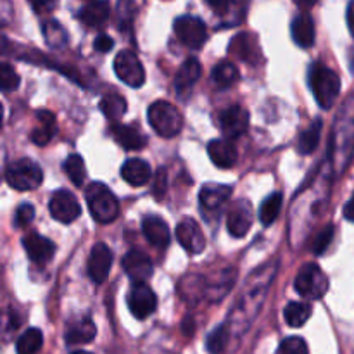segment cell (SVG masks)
Instances as JSON below:
<instances>
[{
    "mask_svg": "<svg viewBox=\"0 0 354 354\" xmlns=\"http://www.w3.org/2000/svg\"><path fill=\"white\" fill-rule=\"evenodd\" d=\"M113 135L118 144L124 147L127 151H140L147 145V138L138 128L130 127V124H114Z\"/></svg>",
    "mask_w": 354,
    "mask_h": 354,
    "instance_id": "23",
    "label": "cell"
},
{
    "mask_svg": "<svg viewBox=\"0 0 354 354\" xmlns=\"http://www.w3.org/2000/svg\"><path fill=\"white\" fill-rule=\"evenodd\" d=\"M48 211H50V216L55 221L68 225L73 223L82 214V206H80L78 199L69 190H57L50 197Z\"/></svg>",
    "mask_w": 354,
    "mask_h": 354,
    "instance_id": "11",
    "label": "cell"
},
{
    "mask_svg": "<svg viewBox=\"0 0 354 354\" xmlns=\"http://www.w3.org/2000/svg\"><path fill=\"white\" fill-rule=\"evenodd\" d=\"M252 225V207L245 199L237 201L227 214V228L232 237L242 239Z\"/></svg>",
    "mask_w": 354,
    "mask_h": 354,
    "instance_id": "14",
    "label": "cell"
},
{
    "mask_svg": "<svg viewBox=\"0 0 354 354\" xmlns=\"http://www.w3.org/2000/svg\"><path fill=\"white\" fill-rule=\"evenodd\" d=\"M346 17H348V26H349V33L354 37V2H351L348 6V14H346Z\"/></svg>",
    "mask_w": 354,
    "mask_h": 354,
    "instance_id": "45",
    "label": "cell"
},
{
    "mask_svg": "<svg viewBox=\"0 0 354 354\" xmlns=\"http://www.w3.org/2000/svg\"><path fill=\"white\" fill-rule=\"evenodd\" d=\"M310 88L313 92L315 99L324 109H330L332 104L341 93V78L334 69L327 68L322 62H315L310 68Z\"/></svg>",
    "mask_w": 354,
    "mask_h": 354,
    "instance_id": "2",
    "label": "cell"
},
{
    "mask_svg": "<svg viewBox=\"0 0 354 354\" xmlns=\"http://www.w3.org/2000/svg\"><path fill=\"white\" fill-rule=\"evenodd\" d=\"M44 37L52 48H62L68 41V33L61 23L50 19L44 24Z\"/></svg>",
    "mask_w": 354,
    "mask_h": 354,
    "instance_id": "37",
    "label": "cell"
},
{
    "mask_svg": "<svg viewBox=\"0 0 354 354\" xmlns=\"http://www.w3.org/2000/svg\"><path fill=\"white\" fill-rule=\"evenodd\" d=\"M175 33L185 47L201 48L207 38L206 24L203 19L194 16H182L175 21Z\"/></svg>",
    "mask_w": 354,
    "mask_h": 354,
    "instance_id": "10",
    "label": "cell"
},
{
    "mask_svg": "<svg viewBox=\"0 0 354 354\" xmlns=\"http://www.w3.org/2000/svg\"><path fill=\"white\" fill-rule=\"evenodd\" d=\"M44 346V334L38 328H28L16 342L17 354H38Z\"/></svg>",
    "mask_w": 354,
    "mask_h": 354,
    "instance_id": "32",
    "label": "cell"
},
{
    "mask_svg": "<svg viewBox=\"0 0 354 354\" xmlns=\"http://www.w3.org/2000/svg\"><path fill=\"white\" fill-rule=\"evenodd\" d=\"M201 73H203V68H201V62L197 59H187L182 66H180L178 73L175 76V83L180 90L190 88L197 80L201 78Z\"/></svg>",
    "mask_w": 354,
    "mask_h": 354,
    "instance_id": "30",
    "label": "cell"
},
{
    "mask_svg": "<svg viewBox=\"0 0 354 354\" xmlns=\"http://www.w3.org/2000/svg\"><path fill=\"white\" fill-rule=\"evenodd\" d=\"M341 114L346 118V127L337 123V130L332 138V144H334L335 162L342 165V168H344L354 151V109H351V100L342 107Z\"/></svg>",
    "mask_w": 354,
    "mask_h": 354,
    "instance_id": "7",
    "label": "cell"
},
{
    "mask_svg": "<svg viewBox=\"0 0 354 354\" xmlns=\"http://www.w3.org/2000/svg\"><path fill=\"white\" fill-rule=\"evenodd\" d=\"M220 124L227 138L241 137L249 128V113L242 106L235 104L220 114Z\"/></svg>",
    "mask_w": 354,
    "mask_h": 354,
    "instance_id": "15",
    "label": "cell"
},
{
    "mask_svg": "<svg viewBox=\"0 0 354 354\" xmlns=\"http://www.w3.org/2000/svg\"><path fill=\"white\" fill-rule=\"evenodd\" d=\"M88 211L97 223H113L120 214V203L107 185L92 182L85 190Z\"/></svg>",
    "mask_w": 354,
    "mask_h": 354,
    "instance_id": "3",
    "label": "cell"
},
{
    "mask_svg": "<svg viewBox=\"0 0 354 354\" xmlns=\"http://www.w3.org/2000/svg\"><path fill=\"white\" fill-rule=\"evenodd\" d=\"M292 38L299 47L308 48L315 44V23L308 12H301L290 24Z\"/></svg>",
    "mask_w": 354,
    "mask_h": 354,
    "instance_id": "24",
    "label": "cell"
},
{
    "mask_svg": "<svg viewBox=\"0 0 354 354\" xmlns=\"http://www.w3.org/2000/svg\"><path fill=\"white\" fill-rule=\"evenodd\" d=\"M332 239H334V227H332V225H328V227H325L324 230L317 235V239H315V242H313L315 254H322V252L328 248V244L332 242Z\"/></svg>",
    "mask_w": 354,
    "mask_h": 354,
    "instance_id": "40",
    "label": "cell"
},
{
    "mask_svg": "<svg viewBox=\"0 0 354 354\" xmlns=\"http://www.w3.org/2000/svg\"><path fill=\"white\" fill-rule=\"evenodd\" d=\"M230 328L228 325H220V327L214 328L209 335H207L206 348L211 354H221L227 349L228 341H230Z\"/></svg>",
    "mask_w": 354,
    "mask_h": 354,
    "instance_id": "36",
    "label": "cell"
},
{
    "mask_svg": "<svg viewBox=\"0 0 354 354\" xmlns=\"http://www.w3.org/2000/svg\"><path fill=\"white\" fill-rule=\"evenodd\" d=\"M166 187H168V182H166V171L165 168H159L156 171L154 176V196L158 201H162L166 194Z\"/></svg>",
    "mask_w": 354,
    "mask_h": 354,
    "instance_id": "42",
    "label": "cell"
},
{
    "mask_svg": "<svg viewBox=\"0 0 354 354\" xmlns=\"http://www.w3.org/2000/svg\"><path fill=\"white\" fill-rule=\"evenodd\" d=\"M211 78H213L214 85H216L218 88H228V86H232L234 83L239 82L241 73H239L237 66L232 61H221L220 64L214 66Z\"/></svg>",
    "mask_w": 354,
    "mask_h": 354,
    "instance_id": "29",
    "label": "cell"
},
{
    "mask_svg": "<svg viewBox=\"0 0 354 354\" xmlns=\"http://www.w3.org/2000/svg\"><path fill=\"white\" fill-rule=\"evenodd\" d=\"M23 245L24 249H26L28 258L33 263H37V265H45V263L50 261L55 254L54 242H52L50 239L44 237V235L37 234V232L26 235V237L23 239Z\"/></svg>",
    "mask_w": 354,
    "mask_h": 354,
    "instance_id": "18",
    "label": "cell"
},
{
    "mask_svg": "<svg viewBox=\"0 0 354 354\" xmlns=\"http://www.w3.org/2000/svg\"><path fill=\"white\" fill-rule=\"evenodd\" d=\"M313 315V306L306 301H292L286 306L283 310V318H286V324L289 327L299 328L306 324L308 320Z\"/></svg>",
    "mask_w": 354,
    "mask_h": 354,
    "instance_id": "27",
    "label": "cell"
},
{
    "mask_svg": "<svg viewBox=\"0 0 354 354\" xmlns=\"http://www.w3.org/2000/svg\"><path fill=\"white\" fill-rule=\"evenodd\" d=\"M6 180L9 187H12L14 190L26 192V190H35L41 185L44 171H41V168L37 162L28 158H23L10 162L9 168L6 169Z\"/></svg>",
    "mask_w": 354,
    "mask_h": 354,
    "instance_id": "6",
    "label": "cell"
},
{
    "mask_svg": "<svg viewBox=\"0 0 354 354\" xmlns=\"http://www.w3.org/2000/svg\"><path fill=\"white\" fill-rule=\"evenodd\" d=\"M283 204V196L282 192H273L272 196L266 197L261 203V207H259V220L265 227H270L277 221L279 218L280 209H282Z\"/></svg>",
    "mask_w": 354,
    "mask_h": 354,
    "instance_id": "31",
    "label": "cell"
},
{
    "mask_svg": "<svg viewBox=\"0 0 354 354\" xmlns=\"http://www.w3.org/2000/svg\"><path fill=\"white\" fill-rule=\"evenodd\" d=\"M121 176L131 187H142L147 185L149 180L152 178V169L149 162L144 161V159L131 158L124 161L123 166H121Z\"/></svg>",
    "mask_w": 354,
    "mask_h": 354,
    "instance_id": "21",
    "label": "cell"
},
{
    "mask_svg": "<svg viewBox=\"0 0 354 354\" xmlns=\"http://www.w3.org/2000/svg\"><path fill=\"white\" fill-rule=\"evenodd\" d=\"M0 85H2L3 92H12L19 86V75L7 62H3L2 68H0Z\"/></svg>",
    "mask_w": 354,
    "mask_h": 354,
    "instance_id": "38",
    "label": "cell"
},
{
    "mask_svg": "<svg viewBox=\"0 0 354 354\" xmlns=\"http://www.w3.org/2000/svg\"><path fill=\"white\" fill-rule=\"evenodd\" d=\"M33 218H35V207L31 206V204H21V206L17 207L16 218H14V220H16L17 227L23 228V227H28V225L33 221Z\"/></svg>",
    "mask_w": 354,
    "mask_h": 354,
    "instance_id": "41",
    "label": "cell"
},
{
    "mask_svg": "<svg viewBox=\"0 0 354 354\" xmlns=\"http://www.w3.org/2000/svg\"><path fill=\"white\" fill-rule=\"evenodd\" d=\"M176 239H178L180 245L190 254H201L206 248V237H204L203 228L192 218H185L183 221H180L176 227Z\"/></svg>",
    "mask_w": 354,
    "mask_h": 354,
    "instance_id": "12",
    "label": "cell"
},
{
    "mask_svg": "<svg viewBox=\"0 0 354 354\" xmlns=\"http://www.w3.org/2000/svg\"><path fill=\"white\" fill-rule=\"evenodd\" d=\"M294 289L301 297L308 301L322 299L328 290V279L317 263H308L301 266L294 280Z\"/></svg>",
    "mask_w": 354,
    "mask_h": 354,
    "instance_id": "5",
    "label": "cell"
},
{
    "mask_svg": "<svg viewBox=\"0 0 354 354\" xmlns=\"http://www.w3.org/2000/svg\"><path fill=\"white\" fill-rule=\"evenodd\" d=\"M147 118L156 133L165 138H173L182 131L183 116L178 107L166 100H158L147 111Z\"/></svg>",
    "mask_w": 354,
    "mask_h": 354,
    "instance_id": "4",
    "label": "cell"
},
{
    "mask_svg": "<svg viewBox=\"0 0 354 354\" xmlns=\"http://www.w3.org/2000/svg\"><path fill=\"white\" fill-rule=\"evenodd\" d=\"M275 354H310L308 351V344L304 339L301 337H287L279 346Z\"/></svg>",
    "mask_w": 354,
    "mask_h": 354,
    "instance_id": "39",
    "label": "cell"
},
{
    "mask_svg": "<svg viewBox=\"0 0 354 354\" xmlns=\"http://www.w3.org/2000/svg\"><path fill=\"white\" fill-rule=\"evenodd\" d=\"M142 232H144L145 239L151 242L154 248L165 249L169 244V227L161 216H145L142 221Z\"/></svg>",
    "mask_w": 354,
    "mask_h": 354,
    "instance_id": "20",
    "label": "cell"
},
{
    "mask_svg": "<svg viewBox=\"0 0 354 354\" xmlns=\"http://www.w3.org/2000/svg\"><path fill=\"white\" fill-rule=\"evenodd\" d=\"M277 268H279V265L272 261L270 265L258 268L249 277L241 297H239L234 310L230 311V317H228L227 325L232 334H235V332L242 334L245 328L251 327V324L258 317L259 310H261L263 301H265L266 292L272 286Z\"/></svg>",
    "mask_w": 354,
    "mask_h": 354,
    "instance_id": "1",
    "label": "cell"
},
{
    "mask_svg": "<svg viewBox=\"0 0 354 354\" xmlns=\"http://www.w3.org/2000/svg\"><path fill=\"white\" fill-rule=\"evenodd\" d=\"M64 171L76 187H83V183H85L86 180V168L82 156L78 154L69 156V158L64 161Z\"/></svg>",
    "mask_w": 354,
    "mask_h": 354,
    "instance_id": "35",
    "label": "cell"
},
{
    "mask_svg": "<svg viewBox=\"0 0 354 354\" xmlns=\"http://www.w3.org/2000/svg\"><path fill=\"white\" fill-rule=\"evenodd\" d=\"M128 308H130L131 315L135 318L145 320L158 308V297H156L154 290L145 282L133 283L130 292H128Z\"/></svg>",
    "mask_w": 354,
    "mask_h": 354,
    "instance_id": "9",
    "label": "cell"
},
{
    "mask_svg": "<svg viewBox=\"0 0 354 354\" xmlns=\"http://www.w3.org/2000/svg\"><path fill=\"white\" fill-rule=\"evenodd\" d=\"M320 133H322V120H317L310 128H308V130H304L303 133H301L299 142H297V152L303 156L311 154V152L318 147Z\"/></svg>",
    "mask_w": 354,
    "mask_h": 354,
    "instance_id": "34",
    "label": "cell"
},
{
    "mask_svg": "<svg viewBox=\"0 0 354 354\" xmlns=\"http://www.w3.org/2000/svg\"><path fill=\"white\" fill-rule=\"evenodd\" d=\"M55 133V118L48 111H38L37 127L31 131V140L37 145H47Z\"/></svg>",
    "mask_w": 354,
    "mask_h": 354,
    "instance_id": "26",
    "label": "cell"
},
{
    "mask_svg": "<svg viewBox=\"0 0 354 354\" xmlns=\"http://www.w3.org/2000/svg\"><path fill=\"white\" fill-rule=\"evenodd\" d=\"M114 73L121 82L133 86V88L142 86L145 82L144 66H142L138 55H135V52L131 50H121L114 57Z\"/></svg>",
    "mask_w": 354,
    "mask_h": 354,
    "instance_id": "8",
    "label": "cell"
},
{
    "mask_svg": "<svg viewBox=\"0 0 354 354\" xmlns=\"http://www.w3.org/2000/svg\"><path fill=\"white\" fill-rule=\"evenodd\" d=\"M127 100L123 99L118 93H113V95H106L102 100H100V111L104 113V116L111 121H120L121 118L127 113Z\"/></svg>",
    "mask_w": 354,
    "mask_h": 354,
    "instance_id": "33",
    "label": "cell"
},
{
    "mask_svg": "<svg viewBox=\"0 0 354 354\" xmlns=\"http://www.w3.org/2000/svg\"><path fill=\"white\" fill-rule=\"evenodd\" d=\"M111 7L107 2H88L80 10V19L86 26H100L109 17Z\"/></svg>",
    "mask_w": 354,
    "mask_h": 354,
    "instance_id": "28",
    "label": "cell"
},
{
    "mask_svg": "<svg viewBox=\"0 0 354 354\" xmlns=\"http://www.w3.org/2000/svg\"><path fill=\"white\" fill-rule=\"evenodd\" d=\"M123 270L127 275L133 280V283L145 282L151 279L154 273V265H152L151 258L142 251H130L124 254L123 258Z\"/></svg>",
    "mask_w": 354,
    "mask_h": 354,
    "instance_id": "16",
    "label": "cell"
},
{
    "mask_svg": "<svg viewBox=\"0 0 354 354\" xmlns=\"http://www.w3.org/2000/svg\"><path fill=\"white\" fill-rule=\"evenodd\" d=\"M111 266H113V252H111L109 245L104 244V242L93 245L88 258V277L92 279V282H106Z\"/></svg>",
    "mask_w": 354,
    "mask_h": 354,
    "instance_id": "13",
    "label": "cell"
},
{
    "mask_svg": "<svg viewBox=\"0 0 354 354\" xmlns=\"http://www.w3.org/2000/svg\"><path fill=\"white\" fill-rule=\"evenodd\" d=\"M228 52L232 55H237L239 59L245 62H256L261 59V52H259L258 44H256V38L249 33H241L232 38Z\"/></svg>",
    "mask_w": 354,
    "mask_h": 354,
    "instance_id": "22",
    "label": "cell"
},
{
    "mask_svg": "<svg viewBox=\"0 0 354 354\" xmlns=\"http://www.w3.org/2000/svg\"><path fill=\"white\" fill-rule=\"evenodd\" d=\"M97 328L90 318H82V320L75 322L69 325L68 332H66V342L71 346L76 344H88L95 339Z\"/></svg>",
    "mask_w": 354,
    "mask_h": 354,
    "instance_id": "25",
    "label": "cell"
},
{
    "mask_svg": "<svg viewBox=\"0 0 354 354\" xmlns=\"http://www.w3.org/2000/svg\"><path fill=\"white\" fill-rule=\"evenodd\" d=\"M207 154H209V159L214 166L223 169L232 168L239 159L235 145L230 140H223V138L211 140L207 144Z\"/></svg>",
    "mask_w": 354,
    "mask_h": 354,
    "instance_id": "19",
    "label": "cell"
},
{
    "mask_svg": "<svg viewBox=\"0 0 354 354\" xmlns=\"http://www.w3.org/2000/svg\"><path fill=\"white\" fill-rule=\"evenodd\" d=\"M232 189L228 185H221V183H207L201 189L199 192V203L201 209L204 214L207 213H218L221 207L227 204L230 199Z\"/></svg>",
    "mask_w": 354,
    "mask_h": 354,
    "instance_id": "17",
    "label": "cell"
},
{
    "mask_svg": "<svg viewBox=\"0 0 354 354\" xmlns=\"http://www.w3.org/2000/svg\"><path fill=\"white\" fill-rule=\"evenodd\" d=\"M113 45H114L113 38L107 37V35H99V37L95 38L93 47H95L99 52H109L111 48H113Z\"/></svg>",
    "mask_w": 354,
    "mask_h": 354,
    "instance_id": "43",
    "label": "cell"
},
{
    "mask_svg": "<svg viewBox=\"0 0 354 354\" xmlns=\"http://www.w3.org/2000/svg\"><path fill=\"white\" fill-rule=\"evenodd\" d=\"M71 354H92V353H88V351H75V353H71Z\"/></svg>",
    "mask_w": 354,
    "mask_h": 354,
    "instance_id": "47",
    "label": "cell"
},
{
    "mask_svg": "<svg viewBox=\"0 0 354 354\" xmlns=\"http://www.w3.org/2000/svg\"><path fill=\"white\" fill-rule=\"evenodd\" d=\"M33 7L35 9H54L55 7V3L54 2H47V3H33Z\"/></svg>",
    "mask_w": 354,
    "mask_h": 354,
    "instance_id": "46",
    "label": "cell"
},
{
    "mask_svg": "<svg viewBox=\"0 0 354 354\" xmlns=\"http://www.w3.org/2000/svg\"><path fill=\"white\" fill-rule=\"evenodd\" d=\"M344 218H346V220L353 221V223H354V194H353L351 199H349L348 203H346V206H344Z\"/></svg>",
    "mask_w": 354,
    "mask_h": 354,
    "instance_id": "44",
    "label": "cell"
}]
</instances>
